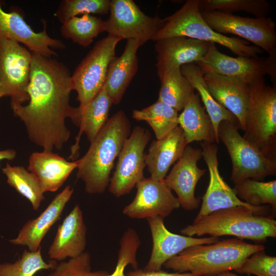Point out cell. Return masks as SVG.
<instances>
[{"mask_svg":"<svg viewBox=\"0 0 276 276\" xmlns=\"http://www.w3.org/2000/svg\"><path fill=\"white\" fill-rule=\"evenodd\" d=\"M159 80L161 86L158 100L178 111L182 110L194 94V89L181 74L180 68L167 70Z\"/></svg>","mask_w":276,"mask_h":276,"instance_id":"cell-29","label":"cell"},{"mask_svg":"<svg viewBox=\"0 0 276 276\" xmlns=\"http://www.w3.org/2000/svg\"><path fill=\"white\" fill-rule=\"evenodd\" d=\"M109 11L105 32L122 40H137L142 45L155 41L165 24L164 18L157 15H147L132 0H111Z\"/></svg>","mask_w":276,"mask_h":276,"instance_id":"cell-11","label":"cell"},{"mask_svg":"<svg viewBox=\"0 0 276 276\" xmlns=\"http://www.w3.org/2000/svg\"><path fill=\"white\" fill-rule=\"evenodd\" d=\"M135 187L134 198L122 211L128 217L147 219L159 216L164 218L180 206L164 179L144 178Z\"/></svg>","mask_w":276,"mask_h":276,"instance_id":"cell-15","label":"cell"},{"mask_svg":"<svg viewBox=\"0 0 276 276\" xmlns=\"http://www.w3.org/2000/svg\"><path fill=\"white\" fill-rule=\"evenodd\" d=\"M73 192V188L70 186H66L37 217L28 221L20 229L17 236L10 240V242L27 246L31 251L37 250L41 247V243L45 235L60 219Z\"/></svg>","mask_w":276,"mask_h":276,"instance_id":"cell-22","label":"cell"},{"mask_svg":"<svg viewBox=\"0 0 276 276\" xmlns=\"http://www.w3.org/2000/svg\"><path fill=\"white\" fill-rule=\"evenodd\" d=\"M210 43L185 36H174L156 40L155 65L159 78L168 70L201 61L206 54Z\"/></svg>","mask_w":276,"mask_h":276,"instance_id":"cell-19","label":"cell"},{"mask_svg":"<svg viewBox=\"0 0 276 276\" xmlns=\"http://www.w3.org/2000/svg\"><path fill=\"white\" fill-rule=\"evenodd\" d=\"M105 31V21L91 14L70 18L62 24L61 35L74 43L86 48L99 34Z\"/></svg>","mask_w":276,"mask_h":276,"instance_id":"cell-31","label":"cell"},{"mask_svg":"<svg viewBox=\"0 0 276 276\" xmlns=\"http://www.w3.org/2000/svg\"><path fill=\"white\" fill-rule=\"evenodd\" d=\"M141 45L137 40H127L122 54L108 65L104 86L113 105L120 103L137 71V52Z\"/></svg>","mask_w":276,"mask_h":276,"instance_id":"cell-23","label":"cell"},{"mask_svg":"<svg viewBox=\"0 0 276 276\" xmlns=\"http://www.w3.org/2000/svg\"><path fill=\"white\" fill-rule=\"evenodd\" d=\"M141 243L136 232L132 228H128L120 240V248L115 269L107 276H126L124 270L129 264L134 269H137L136 253Z\"/></svg>","mask_w":276,"mask_h":276,"instance_id":"cell-37","label":"cell"},{"mask_svg":"<svg viewBox=\"0 0 276 276\" xmlns=\"http://www.w3.org/2000/svg\"><path fill=\"white\" fill-rule=\"evenodd\" d=\"M200 12L206 22L216 32L237 35L269 55L275 53V24L271 17H242L218 11Z\"/></svg>","mask_w":276,"mask_h":276,"instance_id":"cell-10","label":"cell"},{"mask_svg":"<svg viewBox=\"0 0 276 276\" xmlns=\"http://www.w3.org/2000/svg\"><path fill=\"white\" fill-rule=\"evenodd\" d=\"M239 128L227 121L219 125V141L225 146L231 157V180L236 183L246 179L263 181L276 174V160L266 157L242 136Z\"/></svg>","mask_w":276,"mask_h":276,"instance_id":"cell-7","label":"cell"},{"mask_svg":"<svg viewBox=\"0 0 276 276\" xmlns=\"http://www.w3.org/2000/svg\"><path fill=\"white\" fill-rule=\"evenodd\" d=\"M104 270L91 271L90 256L84 252L68 261H60L47 276H107Z\"/></svg>","mask_w":276,"mask_h":276,"instance_id":"cell-38","label":"cell"},{"mask_svg":"<svg viewBox=\"0 0 276 276\" xmlns=\"http://www.w3.org/2000/svg\"><path fill=\"white\" fill-rule=\"evenodd\" d=\"M164 218L156 216L147 218L152 239V249L144 270H161L169 260L191 246L215 243L219 238L194 237L174 234L165 226Z\"/></svg>","mask_w":276,"mask_h":276,"instance_id":"cell-17","label":"cell"},{"mask_svg":"<svg viewBox=\"0 0 276 276\" xmlns=\"http://www.w3.org/2000/svg\"><path fill=\"white\" fill-rule=\"evenodd\" d=\"M165 24L155 40L174 36H185L209 43H218L241 57H257L263 51L248 41L216 32L206 22L199 9V0H187L173 14L164 18Z\"/></svg>","mask_w":276,"mask_h":276,"instance_id":"cell-5","label":"cell"},{"mask_svg":"<svg viewBox=\"0 0 276 276\" xmlns=\"http://www.w3.org/2000/svg\"><path fill=\"white\" fill-rule=\"evenodd\" d=\"M111 100L103 85L98 94L84 107H73L68 117L80 128L75 144L71 148L70 158L76 155L79 149V142L84 132L91 142L108 120Z\"/></svg>","mask_w":276,"mask_h":276,"instance_id":"cell-25","label":"cell"},{"mask_svg":"<svg viewBox=\"0 0 276 276\" xmlns=\"http://www.w3.org/2000/svg\"><path fill=\"white\" fill-rule=\"evenodd\" d=\"M202 157V150L187 145L169 174L164 178L168 187L175 191L182 208L187 211L196 209L200 202V197L195 196L197 183L206 172L198 167Z\"/></svg>","mask_w":276,"mask_h":276,"instance_id":"cell-18","label":"cell"},{"mask_svg":"<svg viewBox=\"0 0 276 276\" xmlns=\"http://www.w3.org/2000/svg\"><path fill=\"white\" fill-rule=\"evenodd\" d=\"M3 97V95L1 92V87H0V98Z\"/></svg>","mask_w":276,"mask_h":276,"instance_id":"cell-43","label":"cell"},{"mask_svg":"<svg viewBox=\"0 0 276 276\" xmlns=\"http://www.w3.org/2000/svg\"><path fill=\"white\" fill-rule=\"evenodd\" d=\"M130 133V122L120 110L107 120L85 154L76 160V176L84 182L86 193L101 194L108 187L115 159Z\"/></svg>","mask_w":276,"mask_h":276,"instance_id":"cell-2","label":"cell"},{"mask_svg":"<svg viewBox=\"0 0 276 276\" xmlns=\"http://www.w3.org/2000/svg\"><path fill=\"white\" fill-rule=\"evenodd\" d=\"M109 0H63L61 1L54 16L62 24L80 14H107L110 7Z\"/></svg>","mask_w":276,"mask_h":276,"instance_id":"cell-36","label":"cell"},{"mask_svg":"<svg viewBox=\"0 0 276 276\" xmlns=\"http://www.w3.org/2000/svg\"><path fill=\"white\" fill-rule=\"evenodd\" d=\"M182 110L178 116V126L188 144L195 141L217 143L212 121L198 93L192 96Z\"/></svg>","mask_w":276,"mask_h":276,"instance_id":"cell-27","label":"cell"},{"mask_svg":"<svg viewBox=\"0 0 276 276\" xmlns=\"http://www.w3.org/2000/svg\"><path fill=\"white\" fill-rule=\"evenodd\" d=\"M200 145L210 178L208 188L202 197L201 208L193 221H197L216 211L236 206H244L267 212L270 210L268 205L255 206L240 200L219 172L217 146L205 142H201Z\"/></svg>","mask_w":276,"mask_h":276,"instance_id":"cell-14","label":"cell"},{"mask_svg":"<svg viewBox=\"0 0 276 276\" xmlns=\"http://www.w3.org/2000/svg\"><path fill=\"white\" fill-rule=\"evenodd\" d=\"M242 201L255 206L270 205L273 213L276 210V180L267 182L246 179L235 183L233 188Z\"/></svg>","mask_w":276,"mask_h":276,"instance_id":"cell-33","label":"cell"},{"mask_svg":"<svg viewBox=\"0 0 276 276\" xmlns=\"http://www.w3.org/2000/svg\"><path fill=\"white\" fill-rule=\"evenodd\" d=\"M188 145L179 126L164 138L153 141L145 156L150 177L164 179L171 166L180 158Z\"/></svg>","mask_w":276,"mask_h":276,"instance_id":"cell-26","label":"cell"},{"mask_svg":"<svg viewBox=\"0 0 276 276\" xmlns=\"http://www.w3.org/2000/svg\"><path fill=\"white\" fill-rule=\"evenodd\" d=\"M207 276H239L231 271H224L217 274L209 275Z\"/></svg>","mask_w":276,"mask_h":276,"instance_id":"cell-42","label":"cell"},{"mask_svg":"<svg viewBox=\"0 0 276 276\" xmlns=\"http://www.w3.org/2000/svg\"><path fill=\"white\" fill-rule=\"evenodd\" d=\"M235 271L257 276H276V257L266 255L264 250L257 251L246 259Z\"/></svg>","mask_w":276,"mask_h":276,"instance_id":"cell-39","label":"cell"},{"mask_svg":"<svg viewBox=\"0 0 276 276\" xmlns=\"http://www.w3.org/2000/svg\"><path fill=\"white\" fill-rule=\"evenodd\" d=\"M2 172L9 186L27 199L34 210L37 211L44 199V193L37 178L24 167L12 166L8 163Z\"/></svg>","mask_w":276,"mask_h":276,"instance_id":"cell-32","label":"cell"},{"mask_svg":"<svg viewBox=\"0 0 276 276\" xmlns=\"http://www.w3.org/2000/svg\"><path fill=\"white\" fill-rule=\"evenodd\" d=\"M121 40L108 34L95 43L76 67L71 78L73 90L77 93L78 107L85 106L103 86L108 65Z\"/></svg>","mask_w":276,"mask_h":276,"instance_id":"cell-8","label":"cell"},{"mask_svg":"<svg viewBox=\"0 0 276 276\" xmlns=\"http://www.w3.org/2000/svg\"><path fill=\"white\" fill-rule=\"evenodd\" d=\"M204 74L212 73L241 81L249 85L268 75L275 86V53L268 57H232L210 43L203 59L196 63Z\"/></svg>","mask_w":276,"mask_h":276,"instance_id":"cell-9","label":"cell"},{"mask_svg":"<svg viewBox=\"0 0 276 276\" xmlns=\"http://www.w3.org/2000/svg\"><path fill=\"white\" fill-rule=\"evenodd\" d=\"M126 276H201L199 273L191 272H168L162 270L148 271L143 269H136L133 271L128 272Z\"/></svg>","mask_w":276,"mask_h":276,"instance_id":"cell-40","label":"cell"},{"mask_svg":"<svg viewBox=\"0 0 276 276\" xmlns=\"http://www.w3.org/2000/svg\"><path fill=\"white\" fill-rule=\"evenodd\" d=\"M77 161L68 162L52 151L32 153L28 170L38 179L44 193L57 191L77 168Z\"/></svg>","mask_w":276,"mask_h":276,"instance_id":"cell-24","label":"cell"},{"mask_svg":"<svg viewBox=\"0 0 276 276\" xmlns=\"http://www.w3.org/2000/svg\"><path fill=\"white\" fill-rule=\"evenodd\" d=\"M178 111L159 101L141 110L134 109L132 117L145 121L152 129L156 140H160L178 126Z\"/></svg>","mask_w":276,"mask_h":276,"instance_id":"cell-30","label":"cell"},{"mask_svg":"<svg viewBox=\"0 0 276 276\" xmlns=\"http://www.w3.org/2000/svg\"><path fill=\"white\" fill-rule=\"evenodd\" d=\"M16 155V153L14 149L0 150V161L3 159L12 160L15 158Z\"/></svg>","mask_w":276,"mask_h":276,"instance_id":"cell-41","label":"cell"},{"mask_svg":"<svg viewBox=\"0 0 276 276\" xmlns=\"http://www.w3.org/2000/svg\"><path fill=\"white\" fill-rule=\"evenodd\" d=\"M185 236H232L259 242L276 237V220L267 211L236 206L214 212L180 230Z\"/></svg>","mask_w":276,"mask_h":276,"instance_id":"cell-3","label":"cell"},{"mask_svg":"<svg viewBox=\"0 0 276 276\" xmlns=\"http://www.w3.org/2000/svg\"><path fill=\"white\" fill-rule=\"evenodd\" d=\"M86 230L82 211L76 204L58 226L48 250L49 258L60 262L67 258L77 257L84 252Z\"/></svg>","mask_w":276,"mask_h":276,"instance_id":"cell-20","label":"cell"},{"mask_svg":"<svg viewBox=\"0 0 276 276\" xmlns=\"http://www.w3.org/2000/svg\"><path fill=\"white\" fill-rule=\"evenodd\" d=\"M243 137L266 157L276 160V88L264 79L250 85Z\"/></svg>","mask_w":276,"mask_h":276,"instance_id":"cell-6","label":"cell"},{"mask_svg":"<svg viewBox=\"0 0 276 276\" xmlns=\"http://www.w3.org/2000/svg\"><path fill=\"white\" fill-rule=\"evenodd\" d=\"M150 139L149 130L135 126L125 140L108 185V190L113 195L119 197L129 193L145 178L144 150Z\"/></svg>","mask_w":276,"mask_h":276,"instance_id":"cell-13","label":"cell"},{"mask_svg":"<svg viewBox=\"0 0 276 276\" xmlns=\"http://www.w3.org/2000/svg\"><path fill=\"white\" fill-rule=\"evenodd\" d=\"M72 75L63 63L32 53L29 103L10 104L15 117L24 124L30 140L43 150H61L70 136L65 125L72 106Z\"/></svg>","mask_w":276,"mask_h":276,"instance_id":"cell-1","label":"cell"},{"mask_svg":"<svg viewBox=\"0 0 276 276\" xmlns=\"http://www.w3.org/2000/svg\"><path fill=\"white\" fill-rule=\"evenodd\" d=\"M200 12L214 11L232 13L245 12L255 17H268L271 5L266 0H199Z\"/></svg>","mask_w":276,"mask_h":276,"instance_id":"cell-34","label":"cell"},{"mask_svg":"<svg viewBox=\"0 0 276 276\" xmlns=\"http://www.w3.org/2000/svg\"><path fill=\"white\" fill-rule=\"evenodd\" d=\"M57 262H46L41 255V247L35 251L25 250L14 263L0 264V276H33L41 270H53Z\"/></svg>","mask_w":276,"mask_h":276,"instance_id":"cell-35","label":"cell"},{"mask_svg":"<svg viewBox=\"0 0 276 276\" xmlns=\"http://www.w3.org/2000/svg\"><path fill=\"white\" fill-rule=\"evenodd\" d=\"M32 52L20 43L0 38V87L10 104L22 105L29 101Z\"/></svg>","mask_w":276,"mask_h":276,"instance_id":"cell-12","label":"cell"},{"mask_svg":"<svg viewBox=\"0 0 276 276\" xmlns=\"http://www.w3.org/2000/svg\"><path fill=\"white\" fill-rule=\"evenodd\" d=\"M264 249L262 244L248 243L239 238L224 239L187 248L167 261L164 266L175 272L207 276L235 271L248 257Z\"/></svg>","mask_w":276,"mask_h":276,"instance_id":"cell-4","label":"cell"},{"mask_svg":"<svg viewBox=\"0 0 276 276\" xmlns=\"http://www.w3.org/2000/svg\"><path fill=\"white\" fill-rule=\"evenodd\" d=\"M180 71L189 81L192 87L197 91L204 107L212 121L217 143H219L218 129L222 121H227L239 128L237 118L230 111L225 109L213 97L209 91L203 76L204 74L195 63H191L180 66Z\"/></svg>","mask_w":276,"mask_h":276,"instance_id":"cell-28","label":"cell"},{"mask_svg":"<svg viewBox=\"0 0 276 276\" xmlns=\"http://www.w3.org/2000/svg\"><path fill=\"white\" fill-rule=\"evenodd\" d=\"M42 20L43 30L36 32L25 20L19 11L13 10L6 12L0 3V38L21 43L36 54L47 57L58 56L54 49L63 50L65 45L61 40L49 35L46 21Z\"/></svg>","mask_w":276,"mask_h":276,"instance_id":"cell-16","label":"cell"},{"mask_svg":"<svg viewBox=\"0 0 276 276\" xmlns=\"http://www.w3.org/2000/svg\"><path fill=\"white\" fill-rule=\"evenodd\" d=\"M206 85L214 99L238 120L244 131L250 96V85L236 79L208 73L203 76Z\"/></svg>","mask_w":276,"mask_h":276,"instance_id":"cell-21","label":"cell"}]
</instances>
